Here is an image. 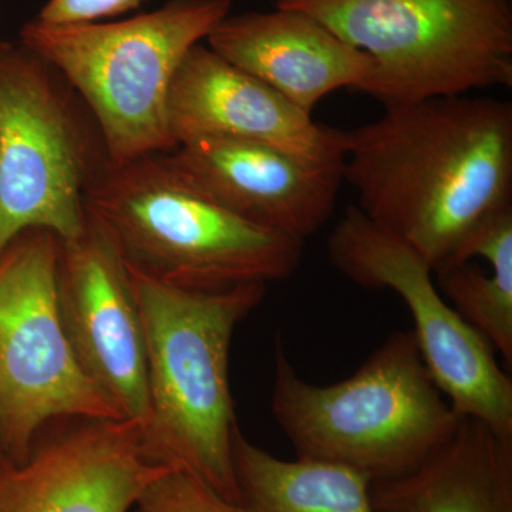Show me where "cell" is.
<instances>
[{
  "label": "cell",
  "instance_id": "cell-16",
  "mask_svg": "<svg viewBox=\"0 0 512 512\" xmlns=\"http://www.w3.org/2000/svg\"><path fill=\"white\" fill-rule=\"evenodd\" d=\"M241 504L249 512H376L370 478L330 461H288L237 430L232 446Z\"/></svg>",
  "mask_w": 512,
  "mask_h": 512
},
{
  "label": "cell",
  "instance_id": "cell-4",
  "mask_svg": "<svg viewBox=\"0 0 512 512\" xmlns=\"http://www.w3.org/2000/svg\"><path fill=\"white\" fill-rule=\"evenodd\" d=\"M84 205L128 264L181 288L268 285L301 266L305 241L256 227L215 204L164 153L107 165Z\"/></svg>",
  "mask_w": 512,
  "mask_h": 512
},
{
  "label": "cell",
  "instance_id": "cell-2",
  "mask_svg": "<svg viewBox=\"0 0 512 512\" xmlns=\"http://www.w3.org/2000/svg\"><path fill=\"white\" fill-rule=\"evenodd\" d=\"M126 264L146 340L148 457L241 504L232 458L239 427L229 350L239 323L264 299L266 285L181 288Z\"/></svg>",
  "mask_w": 512,
  "mask_h": 512
},
{
  "label": "cell",
  "instance_id": "cell-7",
  "mask_svg": "<svg viewBox=\"0 0 512 512\" xmlns=\"http://www.w3.org/2000/svg\"><path fill=\"white\" fill-rule=\"evenodd\" d=\"M106 167L99 128L72 87L22 42H0V255L29 229L79 237L86 192Z\"/></svg>",
  "mask_w": 512,
  "mask_h": 512
},
{
  "label": "cell",
  "instance_id": "cell-10",
  "mask_svg": "<svg viewBox=\"0 0 512 512\" xmlns=\"http://www.w3.org/2000/svg\"><path fill=\"white\" fill-rule=\"evenodd\" d=\"M57 305L83 372L143 431L150 414L143 322L126 259L93 215L79 237L60 241Z\"/></svg>",
  "mask_w": 512,
  "mask_h": 512
},
{
  "label": "cell",
  "instance_id": "cell-19",
  "mask_svg": "<svg viewBox=\"0 0 512 512\" xmlns=\"http://www.w3.org/2000/svg\"><path fill=\"white\" fill-rule=\"evenodd\" d=\"M147 0H47L37 22L52 26L87 25L140 8Z\"/></svg>",
  "mask_w": 512,
  "mask_h": 512
},
{
  "label": "cell",
  "instance_id": "cell-5",
  "mask_svg": "<svg viewBox=\"0 0 512 512\" xmlns=\"http://www.w3.org/2000/svg\"><path fill=\"white\" fill-rule=\"evenodd\" d=\"M231 12V0H167L120 22L25 23L20 40L83 101L99 128L107 165L168 153V94L192 47Z\"/></svg>",
  "mask_w": 512,
  "mask_h": 512
},
{
  "label": "cell",
  "instance_id": "cell-6",
  "mask_svg": "<svg viewBox=\"0 0 512 512\" xmlns=\"http://www.w3.org/2000/svg\"><path fill=\"white\" fill-rule=\"evenodd\" d=\"M302 10L375 70L357 92L384 107L512 86L511 0H278Z\"/></svg>",
  "mask_w": 512,
  "mask_h": 512
},
{
  "label": "cell",
  "instance_id": "cell-8",
  "mask_svg": "<svg viewBox=\"0 0 512 512\" xmlns=\"http://www.w3.org/2000/svg\"><path fill=\"white\" fill-rule=\"evenodd\" d=\"M59 252L53 232L29 229L0 255V454L13 460L28 457L55 421L123 419L64 333Z\"/></svg>",
  "mask_w": 512,
  "mask_h": 512
},
{
  "label": "cell",
  "instance_id": "cell-1",
  "mask_svg": "<svg viewBox=\"0 0 512 512\" xmlns=\"http://www.w3.org/2000/svg\"><path fill=\"white\" fill-rule=\"evenodd\" d=\"M342 177L357 210L436 271L512 205V104L467 94L384 107L345 131Z\"/></svg>",
  "mask_w": 512,
  "mask_h": 512
},
{
  "label": "cell",
  "instance_id": "cell-17",
  "mask_svg": "<svg viewBox=\"0 0 512 512\" xmlns=\"http://www.w3.org/2000/svg\"><path fill=\"white\" fill-rule=\"evenodd\" d=\"M448 303L512 365V205L490 215L434 271Z\"/></svg>",
  "mask_w": 512,
  "mask_h": 512
},
{
  "label": "cell",
  "instance_id": "cell-12",
  "mask_svg": "<svg viewBox=\"0 0 512 512\" xmlns=\"http://www.w3.org/2000/svg\"><path fill=\"white\" fill-rule=\"evenodd\" d=\"M164 154L215 204L256 227L301 241L332 217L343 183V163H313L237 138H192Z\"/></svg>",
  "mask_w": 512,
  "mask_h": 512
},
{
  "label": "cell",
  "instance_id": "cell-9",
  "mask_svg": "<svg viewBox=\"0 0 512 512\" xmlns=\"http://www.w3.org/2000/svg\"><path fill=\"white\" fill-rule=\"evenodd\" d=\"M330 262L353 284L390 289L406 303L424 365L460 416L512 437V380L493 346L444 298L429 262L355 205L328 239Z\"/></svg>",
  "mask_w": 512,
  "mask_h": 512
},
{
  "label": "cell",
  "instance_id": "cell-3",
  "mask_svg": "<svg viewBox=\"0 0 512 512\" xmlns=\"http://www.w3.org/2000/svg\"><path fill=\"white\" fill-rule=\"evenodd\" d=\"M272 413L296 457L330 461L372 483L414 470L454 433L453 409L424 365L412 330H397L349 379L306 382L274 342Z\"/></svg>",
  "mask_w": 512,
  "mask_h": 512
},
{
  "label": "cell",
  "instance_id": "cell-11",
  "mask_svg": "<svg viewBox=\"0 0 512 512\" xmlns=\"http://www.w3.org/2000/svg\"><path fill=\"white\" fill-rule=\"evenodd\" d=\"M168 470L148 457L134 421L79 419L43 431L23 460L0 454V512H130Z\"/></svg>",
  "mask_w": 512,
  "mask_h": 512
},
{
  "label": "cell",
  "instance_id": "cell-15",
  "mask_svg": "<svg viewBox=\"0 0 512 512\" xmlns=\"http://www.w3.org/2000/svg\"><path fill=\"white\" fill-rule=\"evenodd\" d=\"M376 512H512V437L461 417L419 466L370 484Z\"/></svg>",
  "mask_w": 512,
  "mask_h": 512
},
{
  "label": "cell",
  "instance_id": "cell-13",
  "mask_svg": "<svg viewBox=\"0 0 512 512\" xmlns=\"http://www.w3.org/2000/svg\"><path fill=\"white\" fill-rule=\"evenodd\" d=\"M174 147L200 137L255 141L313 163H343L345 131L316 123L282 94L198 43L168 94Z\"/></svg>",
  "mask_w": 512,
  "mask_h": 512
},
{
  "label": "cell",
  "instance_id": "cell-14",
  "mask_svg": "<svg viewBox=\"0 0 512 512\" xmlns=\"http://www.w3.org/2000/svg\"><path fill=\"white\" fill-rule=\"evenodd\" d=\"M208 47L271 86L306 114L339 89H359L375 62L302 10L228 15L207 37Z\"/></svg>",
  "mask_w": 512,
  "mask_h": 512
},
{
  "label": "cell",
  "instance_id": "cell-18",
  "mask_svg": "<svg viewBox=\"0 0 512 512\" xmlns=\"http://www.w3.org/2000/svg\"><path fill=\"white\" fill-rule=\"evenodd\" d=\"M130 512H249L210 485L180 470H168L144 488Z\"/></svg>",
  "mask_w": 512,
  "mask_h": 512
}]
</instances>
